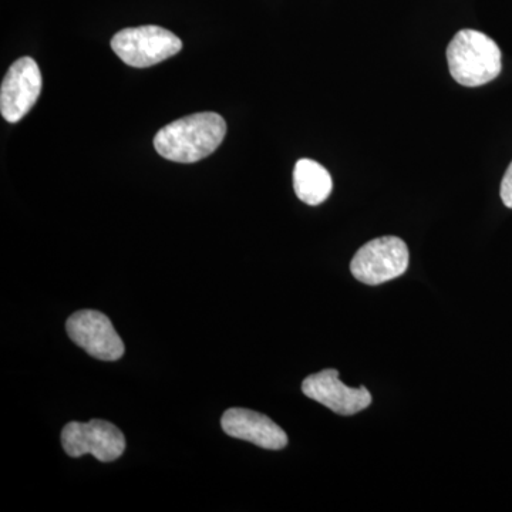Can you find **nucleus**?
Instances as JSON below:
<instances>
[{"label": "nucleus", "mask_w": 512, "mask_h": 512, "mask_svg": "<svg viewBox=\"0 0 512 512\" xmlns=\"http://www.w3.org/2000/svg\"><path fill=\"white\" fill-rule=\"evenodd\" d=\"M501 200H503L505 207L512 210V163L505 171L503 183H501Z\"/></svg>", "instance_id": "nucleus-11"}, {"label": "nucleus", "mask_w": 512, "mask_h": 512, "mask_svg": "<svg viewBox=\"0 0 512 512\" xmlns=\"http://www.w3.org/2000/svg\"><path fill=\"white\" fill-rule=\"evenodd\" d=\"M451 76L464 87L493 82L503 69L501 50L491 37L474 29L460 30L447 47Z\"/></svg>", "instance_id": "nucleus-2"}, {"label": "nucleus", "mask_w": 512, "mask_h": 512, "mask_svg": "<svg viewBox=\"0 0 512 512\" xmlns=\"http://www.w3.org/2000/svg\"><path fill=\"white\" fill-rule=\"evenodd\" d=\"M66 330L76 345L94 359L116 362L124 355V343L104 313L80 311L67 319Z\"/></svg>", "instance_id": "nucleus-6"}, {"label": "nucleus", "mask_w": 512, "mask_h": 512, "mask_svg": "<svg viewBox=\"0 0 512 512\" xmlns=\"http://www.w3.org/2000/svg\"><path fill=\"white\" fill-rule=\"evenodd\" d=\"M222 430L234 439L249 441L265 450H282L288 436L278 424L264 414L248 409H229L221 419Z\"/></svg>", "instance_id": "nucleus-9"}, {"label": "nucleus", "mask_w": 512, "mask_h": 512, "mask_svg": "<svg viewBox=\"0 0 512 512\" xmlns=\"http://www.w3.org/2000/svg\"><path fill=\"white\" fill-rule=\"evenodd\" d=\"M42 93V73L35 60L22 57L10 66L0 89V111L9 123H18Z\"/></svg>", "instance_id": "nucleus-7"}, {"label": "nucleus", "mask_w": 512, "mask_h": 512, "mask_svg": "<svg viewBox=\"0 0 512 512\" xmlns=\"http://www.w3.org/2000/svg\"><path fill=\"white\" fill-rule=\"evenodd\" d=\"M302 392L340 416H353L372 404V394L366 387L352 389L346 386L340 382L339 372L335 369L322 370L306 377L302 383Z\"/></svg>", "instance_id": "nucleus-8"}, {"label": "nucleus", "mask_w": 512, "mask_h": 512, "mask_svg": "<svg viewBox=\"0 0 512 512\" xmlns=\"http://www.w3.org/2000/svg\"><path fill=\"white\" fill-rule=\"evenodd\" d=\"M62 444L70 457L92 454L101 463L116 461L126 450V439L119 427L104 420L67 424L62 431Z\"/></svg>", "instance_id": "nucleus-5"}, {"label": "nucleus", "mask_w": 512, "mask_h": 512, "mask_svg": "<svg viewBox=\"0 0 512 512\" xmlns=\"http://www.w3.org/2000/svg\"><path fill=\"white\" fill-rule=\"evenodd\" d=\"M227 123L217 113H197L158 131L154 147L165 160L192 164L211 156L224 141Z\"/></svg>", "instance_id": "nucleus-1"}, {"label": "nucleus", "mask_w": 512, "mask_h": 512, "mask_svg": "<svg viewBox=\"0 0 512 512\" xmlns=\"http://www.w3.org/2000/svg\"><path fill=\"white\" fill-rule=\"evenodd\" d=\"M409 266V248L403 239L382 237L363 245L353 256L350 271L362 284L376 286L399 278Z\"/></svg>", "instance_id": "nucleus-4"}, {"label": "nucleus", "mask_w": 512, "mask_h": 512, "mask_svg": "<svg viewBox=\"0 0 512 512\" xmlns=\"http://www.w3.org/2000/svg\"><path fill=\"white\" fill-rule=\"evenodd\" d=\"M111 49L128 66L146 69L178 55L183 42L170 30L148 25L116 33L111 39Z\"/></svg>", "instance_id": "nucleus-3"}, {"label": "nucleus", "mask_w": 512, "mask_h": 512, "mask_svg": "<svg viewBox=\"0 0 512 512\" xmlns=\"http://www.w3.org/2000/svg\"><path fill=\"white\" fill-rule=\"evenodd\" d=\"M293 188L299 200L316 207L328 200L333 188L332 177L316 161L303 158L293 170Z\"/></svg>", "instance_id": "nucleus-10"}]
</instances>
